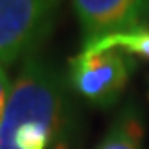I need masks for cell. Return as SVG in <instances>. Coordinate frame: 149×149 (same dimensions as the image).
Instances as JSON below:
<instances>
[{"label": "cell", "instance_id": "1", "mask_svg": "<svg viewBox=\"0 0 149 149\" xmlns=\"http://www.w3.org/2000/svg\"><path fill=\"white\" fill-rule=\"evenodd\" d=\"M76 115L63 77L36 52L25 58L6 101L0 149H67Z\"/></svg>", "mask_w": 149, "mask_h": 149}, {"label": "cell", "instance_id": "3", "mask_svg": "<svg viewBox=\"0 0 149 149\" xmlns=\"http://www.w3.org/2000/svg\"><path fill=\"white\" fill-rule=\"evenodd\" d=\"M130 79V63L119 49L83 50L70 59V84L86 101L108 106L120 97Z\"/></svg>", "mask_w": 149, "mask_h": 149}, {"label": "cell", "instance_id": "2", "mask_svg": "<svg viewBox=\"0 0 149 149\" xmlns=\"http://www.w3.org/2000/svg\"><path fill=\"white\" fill-rule=\"evenodd\" d=\"M61 0H0V65L29 58L43 41Z\"/></svg>", "mask_w": 149, "mask_h": 149}, {"label": "cell", "instance_id": "8", "mask_svg": "<svg viewBox=\"0 0 149 149\" xmlns=\"http://www.w3.org/2000/svg\"><path fill=\"white\" fill-rule=\"evenodd\" d=\"M4 110H6V104H0V126H2V119H4Z\"/></svg>", "mask_w": 149, "mask_h": 149}, {"label": "cell", "instance_id": "4", "mask_svg": "<svg viewBox=\"0 0 149 149\" xmlns=\"http://www.w3.org/2000/svg\"><path fill=\"white\" fill-rule=\"evenodd\" d=\"M83 29V49L115 34L146 29L149 0H72Z\"/></svg>", "mask_w": 149, "mask_h": 149}, {"label": "cell", "instance_id": "5", "mask_svg": "<svg viewBox=\"0 0 149 149\" xmlns=\"http://www.w3.org/2000/svg\"><path fill=\"white\" fill-rule=\"evenodd\" d=\"M142 126L136 115H120L99 149H140Z\"/></svg>", "mask_w": 149, "mask_h": 149}, {"label": "cell", "instance_id": "7", "mask_svg": "<svg viewBox=\"0 0 149 149\" xmlns=\"http://www.w3.org/2000/svg\"><path fill=\"white\" fill-rule=\"evenodd\" d=\"M9 92H11V83H9V76L6 74V68L0 65V104H6Z\"/></svg>", "mask_w": 149, "mask_h": 149}, {"label": "cell", "instance_id": "6", "mask_svg": "<svg viewBox=\"0 0 149 149\" xmlns=\"http://www.w3.org/2000/svg\"><path fill=\"white\" fill-rule=\"evenodd\" d=\"M110 49H119L126 50L130 54H138L149 59V31H135V33H127V34H115L108 36L104 40H99L95 43L84 47L83 50H92V52H102V50H110Z\"/></svg>", "mask_w": 149, "mask_h": 149}]
</instances>
